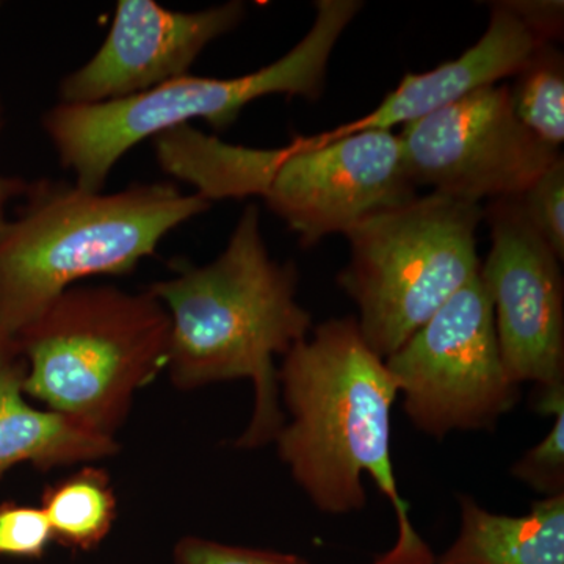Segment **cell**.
Masks as SVG:
<instances>
[{
  "instance_id": "obj_10",
  "label": "cell",
  "mask_w": 564,
  "mask_h": 564,
  "mask_svg": "<svg viewBox=\"0 0 564 564\" xmlns=\"http://www.w3.org/2000/svg\"><path fill=\"white\" fill-rule=\"evenodd\" d=\"M491 250L480 276L505 370L513 383H564L562 261L534 231L519 196L484 206Z\"/></svg>"
},
{
  "instance_id": "obj_22",
  "label": "cell",
  "mask_w": 564,
  "mask_h": 564,
  "mask_svg": "<svg viewBox=\"0 0 564 564\" xmlns=\"http://www.w3.org/2000/svg\"><path fill=\"white\" fill-rule=\"evenodd\" d=\"M29 191L28 182L14 180V177H6L0 174V228H2L6 218H3V209L11 198L18 195H25Z\"/></svg>"
},
{
  "instance_id": "obj_2",
  "label": "cell",
  "mask_w": 564,
  "mask_h": 564,
  "mask_svg": "<svg viewBox=\"0 0 564 564\" xmlns=\"http://www.w3.org/2000/svg\"><path fill=\"white\" fill-rule=\"evenodd\" d=\"M169 280L150 285L170 315L166 372L181 391L247 378L254 388L250 423L234 443L254 451L274 443L285 423L276 358L313 332V314L296 300L295 263L272 259L261 210L248 204L228 247L207 265L174 261Z\"/></svg>"
},
{
  "instance_id": "obj_23",
  "label": "cell",
  "mask_w": 564,
  "mask_h": 564,
  "mask_svg": "<svg viewBox=\"0 0 564 564\" xmlns=\"http://www.w3.org/2000/svg\"><path fill=\"white\" fill-rule=\"evenodd\" d=\"M22 358L20 339L0 329V369Z\"/></svg>"
},
{
  "instance_id": "obj_11",
  "label": "cell",
  "mask_w": 564,
  "mask_h": 564,
  "mask_svg": "<svg viewBox=\"0 0 564 564\" xmlns=\"http://www.w3.org/2000/svg\"><path fill=\"white\" fill-rule=\"evenodd\" d=\"M245 14L239 0L193 13L120 0L99 51L62 80V104L118 101L187 76L207 44L232 32Z\"/></svg>"
},
{
  "instance_id": "obj_12",
  "label": "cell",
  "mask_w": 564,
  "mask_h": 564,
  "mask_svg": "<svg viewBox=\"0 0 564 564\" xmlns=\"http://www.w3.org/2000/svg\"><path fill=\"white\" fill-rule=\"evenodd\" d=\"M489 25L477 43L455 61L421 74H406L399 87L366 117L313 137H299L304 147H321L351 133L408 124L451 106L464 96L514 77L544 44L552 43L521 7V0L492 2Z\"/></svg>"
},
{
  "instance_id": "obj_24",
  "label": "cell",
  "mask_w": 564,
  "mask_h": 564,
  "mask_svg": "<svg viewBox=\"0 0 564 564\" xmlns=\"http://www.w3.org/2000/svg\"><path fill=\"white\" fill-rule=\"evenodd\" d=\"M432 564H437L436 562L432 563Z\"/></svg>"
},
{
  "instance_id": "obj_18",
  "label": "cell",
  "mask_w": 564,
  "mask_h": 564,
  "mask_svg": "<svg viewBox=\"0 0 564 564\" xmlns=\"http://www.w3.org/2000/svg\"><path fill=\"white\" fill-rule=\"evenodd\" d=\"M538 413L552 415L551 432L511 467L516 480L543 497L564 494V383L538 388Z\"/></svg>"
},
{
  "instance_id": "obj_6",
  "label": "cell",
  "mask_w": 564,
  "mask_h": 564,
  "mask_svg": "<svg viewBox=\"0 0 564 564\" xmlns=\"http://www.w3.org/2000/svg\"><path fill=\"white\" fill-rule=\"evenodd\" d=\"M484 206L430 193L347 234L337 284L358 306L364 340L386 359L480 272Z\"/></svg>"
},
{
  "instance_id": "obj_21",
  "label": "cell",
  "mask_w": 564,
  "mask_h": 564,
  "mask_svg": "<svg viewBox=\"0 0 564 564\" xmlns=\"http://www.w3.org/2000/svg\"><path fill=\"white\" fill-rule=\"evenodd\" d=\"M176 564H311L302 556L242 547L204 540L198 536L182 538L174 547Z\"/></svg>"
},
{
  "instance_id": "obj_3",
  "label": "cell",
  "mask_w": 564,
  "mask_h": 564,
  "mask_svg": "<svg viewBox=\"0 0 564 564\" xmlns=\"http://www.w3.org/2000/svg\"><path fill=\"white\" fill-rule=\"evenodd\" d=\"M25 195L17 220L0 228V329L17 337L63 292L132 273L163 237L210 207L169 182L102 193L40 181Z\"/></svg>"
},
{
  "instance_id": "obj_20",
  "label": "cell",
  "mask_w": 564,
  "mask_h": 564,
  "mask_svg": "<svg viewBox=\"0 0 564 564\" xmlns=\"http://www.w3.org/2000/svg\"><path fill=\"white\" fill-rule=\"evenodd\" d=\"M51 543L50 522L40 507L0 502V556L40 560Z\"/></svg>"
},
{
  "instance_id": "obj_17",
  "label": "cell",
  "mask_w": 564,
  "mask_h": 564,
  "mask_svg": "<svg viewBox=\"0 0 564 564\" xmlns=\"http://www.w3.org/2000/svg\"><path fill=\"white\" fill-rule=\"evenodd\" d=\"M518 120L549 147L564 141V58L555 43L544 44L508 85Z\"/></svg>"
},
{
  "instance_id": "obj_16",
  "label": "cell",
  "mask_w": 564,
  "mask_h": 564,
  "mask_svg": "<svg viewBox=\"0 0 564 564\" xmlns=\"http://www.w3.org/2000/svg\"><path fill=\"white\" fill-rule=\"evenodd\" d=\"M40 508L50 522L52 541L79 552L99 547L118 513L109 474L95 466H84L79 473L47 486Z\"/></svg>"
},
{
  "instance_id": "obj_7",
  "label": "cell",
  "mask_w": 564,
  "mask_h": 564,
  "mask_svg": "<svg viewBox=\"0 0 564 564\" xmlns=\"http://www.w3.org/2000/svg\"><path fill=\"white\" fill-rule=\"evenodd\" d=\"M411 423L433 440L496 429L521 386L505 370L491 302L480 276L384 359Z\"/></svg>"
},
{
  "instance_id": "obj_13",
  "label": "cell",
  "mask_w": 564,
  "mask_h": 564,
  "mask_svg": "<svg viewBox=\"0 0 564 564\" xmlns=\"http://www.w3.org/2000/svg\"><path fill=\"white\" fill-rule=\"evenodd\" d=\"M24 377L22 358L0 369V481L18 464H32L46 473L120 452L117 437L91 432L55 411L31 406L22 389Z\"/></svg>"
},
{
  "instance_id": "obj_8",
  "label": "cell",
  "mask_w": 564,
  "mask_h": 564,
  "mask_svg": "<svg viewBox=\"0 0 564 564\" xmlns=\"http://www.w3.org/2000/svg\"><path fill=\"white\" fill-rule=\"evenodd\" d=\"M399 139L415 187L480 206L521 196L563 158L518 120L507 84L408 122Z\"/></svg>"
},
{
  "instance_id": "obj_1",
  "label": "cell",
  "mask_w": 564,
  "mask_h": 564,
  "mask_svg": "<svg viewBox=\"0 0 564 564\" xmlns=\"http://www.w3.org/2000/svg\"><path fill=\"white\" fill-rule=\"evenodd\" d=\"M285 421L278 456L321 513L344 516L367 505L364 475L391 502L397 540L372 564H432L430 545L415 532L410 505L397 485L391 455V415L399 391L364 340L356 317L314 326L278 367Z\"/></svg>"
},
{
  "instance_id": "obj_14",
  "label": "cell",
  "mask_w": 564,
  "mask_h": 564,
  "mask_svg": "<svg viewBox=\"0 0 564 564\" xmlns=\"http://www.w3.org/2000/svg\"><path fill=\"white\" fill-rule=\"evenodd\" d=\"M437 564H564V494L522 516L491 513L459 496V530Z\"/></svg>"
},
{
  "instance_id": "obj_15",
  "label": "cell",
  "mask_w": 564,
  "mask_h": 564,
  "mask_svg": "<svg viewBox=\"0 0 564 564\" xmlns=\"http://www.w3.org/2000/svg\"><path fill=\"white\" fill-rule=\"evenodd\" d=\"M154 151L163 172L193 185L209 203L262 196L276 159V148L226 143L192 126L155 137Z\"/></svg>"
},
{
  "instance_id": "obj_5",
  "label": "cell",
  "mask_w": 564,
  "mask_h": 564,
  "mask_svg": "<svg viewBox=\"0 0 564 564\" xmlns=\"http://www.w3.org/2000/svg\"><path fill=\"white\" fill-rule=\"evenodd\" d=\"M358 0H318L311 31L272 65L231 79L182 76L131 98L88 106L61 104L44 115L43 128L77 187L101 192L113 166L143 140L193 120L215 131L236 122L245 107L265 96L321 99L337 41L361 11Z\"/></svg>"
},
{
  "instance_id": "obj_9",
  "label": "cell",
  "mask_w": 564,
  "mask_h": 564,
  "mask_svg": "<svg viewBox=\"0 0 564 564\" xmlns=\"http://www.w3.org/2000/svg\"><path fill=\"white\" fill-rule=\"evenodd\" d=\"M415 196L399 133L372 129L321 147L295 137L278 148L261 198L303 248H313Z\"/></svg>"
},
{
  "instance_id": "obj_19",
  "label": "cell",
  "mask_w": 564,
  "mask_h": 564,
  "mask_svg": "<svg viewBox=\"0 0 564 564\" xmlns=\"http://www.w3.org/2000/svg\"><path fill=\"white\" fill-rule=\"evenodd\" d=\"M530 225L564 261V159L556 161L521 196Z\"/></svg>"
},
{
  "instance_id": "obj_4",
  "label": "cell",
  "mask_w": 564,
  "mask_h": 564,
  "mask_svg": "<svg viewBox=\"0 0 564 564\" xmlns=\"http://www.w3.org/2000/svg\"><path fill=\"white\" fill-rule=\"evenodd\" d=\"M18 339L25 395L115 437L137 392L166 370L170 315L150 291L74 285Z\"/></svg>"
}]
</instances>
